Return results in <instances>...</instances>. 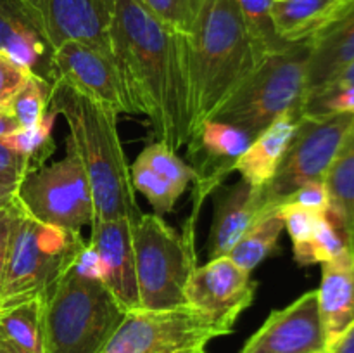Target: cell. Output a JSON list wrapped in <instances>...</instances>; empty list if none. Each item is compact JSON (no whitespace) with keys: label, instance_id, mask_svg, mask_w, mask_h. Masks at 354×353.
I'll list each match as a JSON object with an SVG mask.
<instances>
[{"label":"cell","instance_id":"obj_20","mask_svg":"<svg viewBox=\"0 0 354 353\" xmlns=\"http://www.w3.org/2000/svg\"><path fill=\"white\" fill-rule=\"evenodd\" d=\"M317 294L325 343L330 352L354 320V251L322 265Z\"/></svg>","mask_w":354,"mask_h":353},{"label":"cell","instance_id":"obj_18","mask_svg":"<svg viewBox=\"0 0 354 353\" xmlns=\"http://www.w3.org/2000/svg\"><path fill=\"white\" fill-rule=\"evenodd\" d=\"M310 42L304 100L327 87L354 61V0H348L334 19L311 37Z\"/></svg>","mask_w":354,"mask_h":353},{"label":"cell","instance_id":"obj_29","mask_svg":"<svg viewBox=\"0 0 354 353\" xmlns=\"http://www.w3.org/2000/svg\"><path fill=\"white\" fill-rule=\"evenodd\" d=\"M348 251H353V249L348 248L344 235L335 227V224L330 220V217L327 213L318 221V227L315 230L313 239L306 246L294 251V258L303 266L315 265V263H322L324 265V263L341 258Z\"/></svg>","mask_w":354,"mask_h":353},{"label":"cell","instance_id":"obj_33","mask_svg":"<svg viewBox=\"0 0 354 353\" xmlns=\"http://www.w3.org/2000/svg\"><path fill=\"white\" fill-rule=\"evenodd\" d=\"M30 75V69L0 52V111H9L14 96L19 92Z\"/></svg>","mask_w":354,"mask_h":353},{"label":"cell","instance_id":"obj_40","mask_svg":"<svg viewBox=\"0 0 354 353\" xmlns=\"http://www.w3.org/2000/svg\"><path fill=\"white\" fill-rule=\"evenodd\" d=\"M0 353H33V352L21 348V346H17L16 343H12L10 339H7L6 336L0 332Z\"/></svg>","mask_w":354,"mask_h":353},{"label":"cell","instance_id":"obj_7","mask_svg":"<svg viewBox=\"0 0 354 353\" xmlns=\"http://www.w3.org/2000/svg\"><path fill=\"white\" fill-rule=\"evenodd\" d=\"M140 310L189 307L185 287L196 270L194 235H180L162 217L142 213L131 225Z\"/></svg>","mask_w":354,"mask_h":353},{"label":"cell","instance_id":"obj_1","mask_svg":"<svg viewBox=\"0 0 354 353\" xmlns=\"http://www.w3.org/2000/svg\"><path fill=\"white\" fill-rule=\"evenodd\" d=\"M109 51L131 114L149 118L156 142L175 152L185 147L194 132L185 35L161 23L140 0H114Z\"/></svg>","mask_w":354,"mask_h":353},{"label":"cell","instance_id":"obj_14","mask_svg":"<svg viewBox=\"0 0 354 353\" xmlns=\"http://www.w3.org/2000/svg\"><path fill=\"white\" fill-rule=\"evenodd\" d=\"M327 350L317 289L273 310L241 353H310Z\"/></svg>","mask_w":354,"mask_h":353},{"label":"cell","instance_id":"obj_22","mask_svg":"<svg viewBox=\"0 0 354 353\" xmlns=\"http://www.w3.org/2000/svg\"><path fill=\"white\" fill-rule=\"evenodd\" d=\"M299 118V113L283 114L261 135L252 138L235 165V172L241 173L242 180L252 187H263L273 179L296 134Z\"/></svg>","mask_w":354,"mask_h":353},{"label":"cell","instance_id":"obj_13","mask_svg":"<svg viewBox=\"0 0 354 353\" xmlns=\"http://www.w3.org/2000/svg\"><path fill=\"white\" fill-rule=\"evenodd\" d=\"M54 82L66 83L82 96L114 113L131 114L120 73L109 51L69 40L52 51Z\"/></svg>","mask_w":354,"mask_h":353},{"label":"cell","instance_id":"obj_5","mask_svg":"<svg viewBox=\"0 0 354 353\" xmlns=\"http://www.w3.org/2000/svg\"><path fill=\"white\" fill-rule=\"evenodd\" d=\"M310 52L311 42L303 40L263 59L211 120L256 138L283 114H301Z\"/></svg>","mask_w":354,"mask_h":353},{"label":"cell","instance_id":"obj_31","mask_svg":"<svg viewBox=\"0 0 354 353\" xmlns=\"http://www.w3.org/2000/svg\"><path fill=\"white\" fill-rule=\"evenodd\" d=\"M161 23L189 37L199 16L203 0H140Z\"/></svg>","mask_w":354,"mask_h":353},{"label":"cell","instance_id":"obj_12","mask_svg":"<svg viewBox=\"0 0 354 353\" xmlns=\"http://www.w3.org/2000/svg\"><path fill=\"white\" fill-rule=\"evenodd\" d=\"M24 17L54 51L69 40L109 51L114 0H16ZM111 52V51H109Z\"/></svg>","mask_w":354,"mask_h":353},{"label":"cell","instance_id":"obj_30","mask_svg":"<svg viewBox=\"0 0 354 353\" xmlns=\"http://www.w3.org/2000/svg\"><path fill=\"white\" fill-rule=\"evenodd\" d=\"M52 83L31 73L19 92L14 96L9 111L17 120L19 127H33L48 111Z\"/></svg>","mask_w":354,"mask_h":353},{"label":"cell","instance_id":"obj_42","mask_svg":"<svg viewBox=\"0 0 354 353\" xmlns=\"http://www.w3.org/2000/svg\"><path fill=\"white\" fill-rule=\"evenodd\" d=\"M310 353H330L328 350H317V352H310Z\"/></svg>","mask_w":354,"mask_h":353},{"label":"cell","instance_id":"obj_2","mask_svg":"<svg viewBox=\"0 0 354 353\" xmlns=\"http://www.w3.org/2000/svg\"><path fill=\"white\" fill-rule=\"evenodd\" d=\"M48 107L68 123L66 145L75 151L85 170L95 218H127L137 221L144 211L138 206L130 165L118 132L120 114L82 96L59 80L52 83Z\"/></svg>","mask_w":354,"mask_h":353},{"label":"cell","instance_id":"obj_8","mask_svg":"<svg viewBox=\"0 0 354 353\" xmlns=\"http://www.w3.org/2000/svg\"><path fill=\"white\" fill-rule=\"evenodd\" d=\"M14 204L45 225L82 232L95 218L88 179L73 149L62 159L26 173L16 187Z\"/></svg>","mask_w":354,"mask_h":353},{"label":"cell","instance_id":"obj_10","mask_svg":"<svg viewBox=\"0 0 354 353\" xmlns=\"http://www.w3.org/2000/svg\"><path fill=\"white\" fill-rule=\"evenodd\" d=\"M220 336L190 307L135 310L124 315L100 353H206L211 339Z\"/></svg>","mask_w":354,"mask_h":353},{"label":"cell","instance_id":"obj_16","mask_svg":"<svg viewBox=\"0 0 354 353\" xmlns=\"http://www.w3.org/2000/svg\"><path fill=\"white\" fill-rule=\"evenodd\" d=\"M131 225L127 218H93L88 241L99 255L104 286L127 314L140 310Z\"/></svg>","mask_w":354,"mask_h":353},{"label":"cell","instance_id":"obj_4","mask_svg":"<svg viewBox=\"0 0 354 353\" xmlns=\"http://www.w3.org/2000/svg\"><path fill=\"white\" fill-rule=\"evenodd\" d=\"M124 315L102 280L71 266L44 300L45 353H100Z\"/></svg>","mask_w":354,"mask_h":353},{"label":"cell","instance_id":"obj_37","mask_svg":"<svg viewBox=\"0 0 354 353\" xmlns=\"http://www.w3.org/2000/svg\"><path fill=\"white\" fill-rule=\"evenodd\" d=\"M330 353H354V320L339 338V341L332 346Z\"/></svg>","mask_w":354,"mask_h":353},{"label":"cell","instance_id":"obj_39","mask_svg":"<svg viewBox=\"0 0 354 353\" xmlns=\"http://www.w3.org/2000/svg\"><path fill=\"white\" fill-rule=\"evenodd\" d=\"M19 128L16 118L10 114V111H0V138L7 137L12 132H16Z\"/></svg>","mask_w":354,"mask_h":353},{"label":"cell","instance_id":"obj_35","mask_svg":"<svg viewBox=\"0 0 354 353\" xmlns=\"http://www.w3.org/2000/svg\"><path fill=\"white\" fill-rule=\"evenodd\" d=\"M26 173H30V161L0 141V182L17 187Z\"/></svg>","mask_w":354,"mask_h":353},{"label":"cell","instance_id":"obj_43","mask_svg":"<svg viewBox=\"0 0 354 353\" xmlns=\"http://www.w3.org/2000/svg\"><path fill=\"white\" fill-rule=\"evenodd\" d=\"M7 208H9V206H7ZM7 208H0V217H2V215H3V211H6Z\"/></svg>","mask_w":354,"mask_h":353},{"label":"cell","instance_id":"obj_3","mask_svg":"<svg viewBox=\"0 0 354 353\" xmlns=\"http://www.w3.org/2000/svg\"><path fill=\"white\" fill-rule=\"evenodd\" d=\"M187 42L196 132L220 111L265 57L245 28L237 0H203Z\"/></svg>","mask_w":354,"mask_h":353},{"label":"cell","instance_id":"obj_9","mask_svg":"<svg viewBox=\"0 0 354 353\" xmlns=\"http://www.w3.org/2000/svg\"><path fill=\"white\" fill-rule=\"evenodd\" d=\"M354 121L353 113L303 116L280 161L279 170L261 189L263 215L279 211L287 199L308 182L325 180L328 168Z\"/></svg>","mask_w":354,"mask_h":353},{"label":"cell","instance_id":"obj_17","mask_svg":"<svg viewBox=\"0 0 354 353\" xmlns=\"http://www.w3.org/2000/svg\"><path fill=\"white\" fill-rule=\"evenodd\" d=\"M130 173L135 192L142 194L159 217L173 211L194 179L192 168L161 142L144 147L130 166Z\"/></svg>","mask_w":354,"mask_h":353},{"label":"cell","instance_id":"obj_15","mask_svg":"<svg viewBox=\"0 0 354 353\" xmlns=\"http://www.w3.org/2000/svg\"><path fill=\"white\" fill-rule=\"evenodd\" d=\"M252 138L239 128L221 121L209 120L201 125L190 137L189 158L194 165L192 182H196V210L192 220L196 221L201 201L206 199L232 172H235L239 158L249 147Z\"/></svg>","mask_w":354,"mask_h":353},{"label":"cell","instance_id":"obj_19","mask_svg":"<svg viewBox=\"0 0 354 353\" xmlns=\"http://www.w3.org/2000/svg\"><path fill=\"white\" fill-rule=\"evenodd\" d=\"M263 217L266 215H263L259 187L249 185L241 179L230 189L223 190L214 206L213 225L207 242L209 260L227 256L244 237L245 232Z\"/></svg>","mask_w":354,"mask_h":353},{"label":"cell","instance_id":"obj_41","mask_svg":"<svg viewBox=\"0 0 354 353\" xmlns=\"http://www.w3.org/2000/svg\"><path fill=\"white\" fill-rule=\"evenodd\" d=\"M14 192H16V187L0 182V208H7L14 203Z\"/></svg>","mask_w":354,"mask_h":353},{"label":"cell","instance_id":"obj_6","mask_svg":"<svg viewBox=\"0 0 354 353\" xmlns=\"http://www.w3.org/2000/svg\"><path fill=\"white\" fill-rule=\"evenodd\" d=\"M83 246L82 232L40 224L16 206L0 310L45 300L52 286L71 269Z\"/></svg>","mask_w":354,"mask_h":353},{"label":"cell","instance_id":"obj_27","mask_svg":"<svg viewBox=\"0 0 354 353\" xmlns=\"http://www.w3.org/2000/svg\"><path fill=\"white\" fill-rule=\"evenodd\" d=\"M59 114L48 107L45 116L33 127H19L7 137L0 138L16 152L23 154L30 161V172L47 165L55 151L54 125Z\"/></svg>","mask_w":354,"mask_h":353},{"label":"cell","instance_id":"obj_21","mask_svg":"<svg viewBox=\"0 0 354 353\" xmlns=\"http://www.w3.org/2000/svg\"><path fill=\"white\" fill-rule=\"evenodd\" d=\"M0 52L54 83L52 48L24 17L16 0H0Z\"/></svg>","mask_w":354,"mask_h":353},{"label":"cell","instance_id":"obj_28","mask_svg":"<svg viewBox=\"0 0 354 353\" xmlns=\"http://www.w3.org/2000/svg\"><path fill=\"white\" fill-rule=\"evenodd\" d=\"M245 28L263 57L289 47V42L279 37L273 21V0H237Z\"/></svg>","mask_w":354,"mask_h":353},{"label":"cell","instance_id":"obj_23","mask_svg":"<svg viewBox=\"0 0 354 353\" xmlns=\"http://www.w3.org/2000/svg\"><path fill=\"white\" fill-rule=\"evenodd\" d=\"M328 190V217L354 251V121L325 176Z\"/></svg>","mask_w":354,"mask_h":353},{"label":"cell","instance_id":"obj_24","mask_svg":"<svg viewBox=\"0 0 354 353\" xmlns=\"http://www.w3.org/2000/svg\"><path fill=\"white\" fill-rule=\"evenodd\" d=\"M348 0H273L272 14L283 42L310 40L327 26Z\"/></svg>","mask_w":354,"mask_h":353},{"label":"cell","instance_id":"obj_38","mask_svg":"<svg viewBox=\"0 0 354 353\" xmlns=\"http://www.w3.org/2000/svg\"><path fill=\"white\" fill-rule=\"evenodd\" d=\"M351 85H354V61L348 66V68L344 69V71L341 73V75L335 76V78L332 80V82L328 83L327 87H324L322 90H325V89H341V87H351ZM318 92H320V90H318ZM315 93H317V92H315Z\"/></svg>","mask_w":354,"mask_h":353},{"label":"cell","instance_id":"obj_36","mask_svg":"<svg viewBox=\"0 0 354 353\" xmlns=\"http://www.w3.org/2000/svg\"><path fill=\"white\" fill-rule=\"evenodd\" d=\"M14 220H16V204H10L3 215L0 217V293H2L3 275L7 269V258H9L10 237H12Z\"/></svg>","mask_w":354,"mask_h":353},{"label":"cell","instance_id":"obj_34","mask_svg":"<svg viewBox=\"0 0 354 353\" xmlns=\"http://www.w3.org/2000/svg\"><path fill=\"white\" fill-rule=\"evenodd\" d=\"M286 203H296L299 204V206L306 208V210L327 215L328 208H330V201H328V190L327 185H325V180L304 183V185H301Z\"/></svg>","mask_w":354,"mask_h":353},{"label":"cell","instance_id":"obj_32","mask_svg":"<svg viewBox=\"0 0 354 353\" xmlns=\"http://www.w3.org/2000/svg\"><path fill=\"white\" fill-rule=\"evenodd\" d=\"M279 215L282 217L283 230L289 232L290 239H292L294 251L306 246L313 239L318 221L324 217L322 213L306 210L296 203H286L283 206H280Z\"/></svg>","mask_w":354,"mask_h":353},{"label":"cell","instance_id":"obj_25","mask_svg":"<svg viewBox=\"0 0 354 353\" xmlns=\"http://www.w3.org/2000/svg\"><path fill=\"white\" fill-rule=\"evenodd\" d=\"M0 332L21 348L45 353L44 300H31L0 310Z\"/></svg>","mask_w":354,"mask_h":353},{"label":"cell","instance_id":"obj_11","mask_svg":"<svg viewBox=\"0 0 354 353\" xmlns=\"http://www.w3.org/2000/svg\"><path fill=\"white\" fill-rule=\"evenodd\" d=\"M256 280L228 256H218L196 266L185 287L190 308L203 315L214 329L227 336L237 318L254 301Z\"/></svg>","mask_w":354,"mask_h":353},{"label":"cell","instance_id":"obj_26","mask_svg":"<svg viewBox=\"0 0 354 353\" xmlns=\"http://www.w3.org/2000/svg\"><path fill=\"white\" fill-rule=\"evenodd\" d=\"M282 232V217L279 215V211H273V213L259 218L227 256L241 269L252 272L275 249Z\"/></svg>","mask_w":354,"mask_h":353}]
</instances>
